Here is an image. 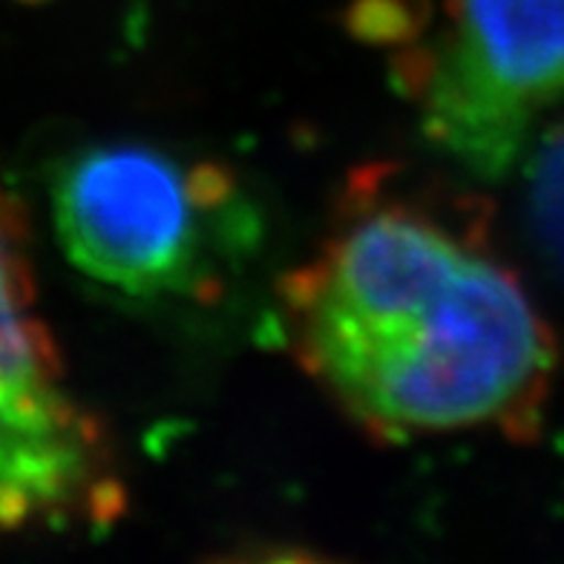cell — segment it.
Returning <instances> with one entry per match:
<instances>
[{"label":"cell","mask_w":564,"mask_h":564,"mask_svg":"<svg viewBox=\"0 0 564 564\" xmlns=\"http://www.w3.org/2000/svg\"><path fill=\"white\" fill-rule=\"evenodd\" d=\"M0 387L58 392L64 369L55 340L35 308L30 234L21 205L0 185Z\"/></svg>","instance_id":"5"},{"label":"cell","mask_w":564,"mask_h":564,"mask_svg":"<svg viewBox=\"0 0 564 564\" xmlns=\"http://www.w3.org/2000/svg\"><path fill=\"white\" fill-rule=\"evenodd\" d=\"M61 248L121 297L214 300L260 239L237 176L144 141H96L53 173Z\"/></svg>","instance_id":"3"},{"label":"cell","mask_w":564,"mask_h":564,"mask_svg":"<svg viewBox=\"0 0 564 564\" xmlns=\"http://www.w3.org/2000/svg\"><path fill=\"white\" fill-rule=\"evenodd\" d=\"M124 501L110 432L84 403L0 387V530L107 528Z\"/></svg>","instance_id":"4"},{"label":"cell","mask_w":564,"mask_h":564,"mask_svg":"<svg viewBox=\"0 0 564 564\" xmlns=\"http://www.w3.org/2000/svg\"><path fill=\"white\" fill-rule=\"evenodd\" d=\"M300 369L378 441L533 432L556 343L510 268L409 199L351 205L276 289Z\"/></svg>","instance_id":"1"},{"label":"cell","mask_w":564,"mask_h":564,"mask_svg":"<svg viewBox=\"0 0 564 564\" xmlns=\"http://www.w3.org/2000/svg\"><path fill=\"white\" fill-rule=\"evenodd\" d=\"M355 30L387 50L423 139L476 178L510 173L564 96V0H366Z\"/></svg>","instance_id":"2"},{"label":"cell","mask_w":564,"mask_h":564,"mask_svg":"<svg viewBox=\"0 0 564 564\" xmlns=\"http://www.w3.org/2000/svg\"><path fill=\"white\" fill-rule=\"evenodd\" d=\"M524 208L533 242L564 276V124L533 153Z\"/></svg>","instance_id":"6"}]
</instances>
